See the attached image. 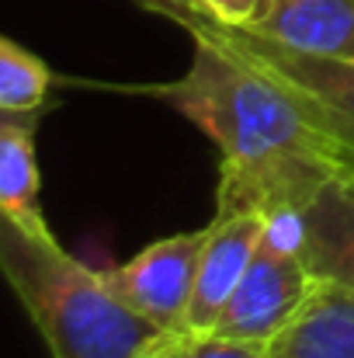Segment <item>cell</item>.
<instances>
[{"mask_svg":"<svg viewBox=\"0 0 354 358\" xmlns=\"http://www.w3.org/2000/svg\"><path fill=\"white\" fill-rule=\"evenodd\" d=\"M313 278L316 275L309 271L299 247L278 243L264 234L239 289L233 292L212 334L246 345H267L295 317V310L313 289Z\"/></svg>","mask_w":354,"mask_h":358,"instance_id":"5b68a950","label":"cell"},{"mask_svg":"<svg viewBox=\"0 0 354 358\" xmlns=\"http://www.w3.org/2000/svg\"><path fill=\"white\" fill-rule=\"evenodd\" d=\"M135 3L153 10V14H160V17H167V21H174V24L191 17V3L188 0H135Z\"/></svg>","mask_w":354,"mask_h":358,"instance_id":"5bb4252c","label":"cell"},{"mask_svg":"<svg viewBox=\"0 0 354 358\" xmlns=\"http://www.w3.org/2000/svg\"><path fill=\"white\" fill-rule=\"evenodd\" d=\"M302 257L316 278L354 289V188L344 174L302 209Z\"/></svg>","mask_w":354,"mask_h":358,"instance_id":"9c48e42d","label":"cell"},{"mask_svg":"<svg viewBox=\"0 0 354 358\" xmlns=\"http://www.w3.org/2000/svg\"><path fill=\"white\" fill-rule=\"evenodd\" d=\"M0 268L49 358H156L167 331L135 313L105 271L73 257L52 227L0 220Z\"/></svg>","mask_w":354,"mask_h":358,"instance_id":"7a4b0ae2","label":"cell"},{"mask_svg":"<svg viewBox=\"0 0 354 358\" xmlns=\"http://www.w3.org/2000/svg\"><path fill=\"white\" fill-rule=\"evenodd\" d=\"M205 240H209V223L202 230H184V234L153 240L128 261L101 271L108 285L135 313H142L160 331L177 334L184 331Z\"/></svg>","mask_w":354,"mask_h":358,"instance_id":"277c9868","label":"cell"},{"mask_svg":"<svg viewBox=\"0 0 354 358\" xmlns=\"http://www.w3.org/2000/svg\"><path fill=\"white\" fill-rule=\"evenodd\" d=\"M42 115H0V220L38 230L49 227L42 213V171L35 132Z\"/></svg>","mask_w":354,"mask_h":358,"instance_id":"30bf717a","label":"cell"},{"mask_svg":"<svg viewBox=\"0 0 354 358\" xmlns=\"http://www.w3.org/2000/svg\"><path fill=\"white\" fill-rule=\"evenodd\" d=\"M188 3H191V17H184L181 24L202 21L230 31H257L278 7V0H188Z\"/></svg>","mask_w":354,"mask_h":358,"instance_id":"7c38bea8","label":"cell"},{"mask_svg":"<svg viewBox=\"0 0 354 358\" xmlns=\"http://www.w3.org/2000/svg\"><path fill=\"white\" fill-rule=\"evenodd\" d=\"M267 230V216L257 209L239 213H216L209 223V240L198 261V278L191 292V306L184 317L188 334H212L223 310L230 306L233 292L239 289L260 240Z\"/></svg>","mask_w":354,"mask_h":358,"instance_id":"8992f818","label":"cell"},{"mask_svg":"<svg viewBox=\"0 0 354 358\" xmlns=\"http://www.w3.org/2000/svg\"><path fill=\"white\" fill-rule=\"evenodd\" d=\"M156 358H267L264 345H246V341H233L223 334H167L163 348Z\"/></svg>","mask_w":354,"mask_h":358,"instance_id":"4fadbf2b","label":"cell"},{"mask_svg":"<svg viewBox=\"0 0 354 358\" xmlns=\"http://www.w3.org/2000/svg\"><path fill=\"white\" fill-rule=\"evenodd\" d=\"M191 66L167 84L128 87L156 98L202 129L219 150L216 213L257 209L264 216L306 209L341 174L337 146L267 73L202 31Z\"/></svg>","mask_w":354,"mask_h":358,"instance_id":"6da1fadb","label":"cell"},{"mask_svg":"<svg viewBox=\"0 0 354 358\" xmlns=\"http://www.w3.org/2000/svg\"><path fill=\"white\" fill-rule=\"evenodd\" d=\"M181 28L216 38L223 49H230L233 56L267 73L278 87H285L288 98L302 108V115L337 146L341 164L354 167V66L285 49L250 31H230L202 21H188Z\"/></svg>","mask_w":354,"mask_h":358,"instance_id":"3957f363","label":"cell"},{"mask_svg":"<svg viewBox=\"0 0 354 358\" xmlns=\"http://www.w3.org/2000/svg\"><path fill=\"white\" fill-rule=\"evenodd\" d=\"M250 35L354 66V0H278L274 14Z\"/></svg>","mask_w":354,"mask_h":358,"instance_id":"ba28073f","label":"cell"},{"mask_svg":"<svg viewBox=\"0 0 354 358\" xmlns=\"http://www.w3.org/2000/svg\"><path fill=\"white\" fill-rule=\"evenodd\" d=\"M52 70L14 38H0V115H49Z\"/></svg>","mask_w":354,"mask_h":358,"instance_id":"8fae6325","label":"cell"},{"mask_svg":"<svg viewBox=\"0 0 354 358\" xmlns=\"http://www.w3.org/2000/svg\"><path fill=\"white\" fill-rule=\"evenodd\" d=\"M341 174L348 178V185H351V188H354V167H341Z\"/></svg>","mask_w":354,"mask_h":358,"instance_id":"9a60e30c","label":"cell"},{"mask_svg":"<svg viewBox=\"0 0 354 358\" xmlns=\"http://www.w3.org/2000/svg\"><path fill=\"white\" fill-rule=\"evenodd\" d=\"M267 358H354V289L313 278L295 317L264 345Z\"/></svg>","mask_w":354,"mask_h":358,"instance_id":"52a82bcc","label":"cell"}]
</instances>
